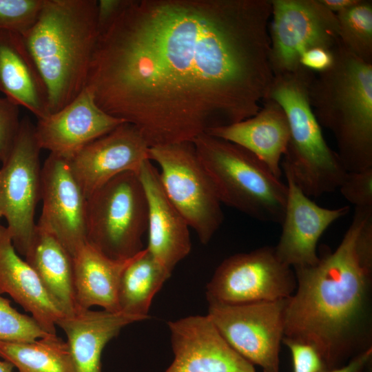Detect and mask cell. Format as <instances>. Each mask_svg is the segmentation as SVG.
<instances>
[{
	"label": "cell",
	"instance_id": "cell-23",
	"mask_svg": "<svg viewBox=\"0 0 372 372\" xmlns=\"http://www.w3.org/2000/svg\"><path fill=\"white\" fill-rule=\"evenodd\" d=\"M134 257L112 259L88 242L83 245L73 256L77 308L89 309L99 306L106 311H120L118 296L121 280Z\"/></svg>",
	"mask_w": 372,
	"mask_h": 372
},
{
	"label": "cell",
	"instance_id": "cell-29",
	"mask_svg": "<svg viewBox=\"0 0 372 372\" xmlns=\"http://www.w3.org/2000/svg\"><path fill=\"white\" fill-rule=\"evenodd\" d=\"M44 0H0V30L23 35L36 23Z\"/></svg>",
	"mask_w": 372,
	"mask_h": 372
},
{
	"label": "cell",
	"instance_id": "cell-8",
	"mask_svg": "<svg viewBox=\"0 0 372 372\" xmlns=\"http://www.w3.org/2000/svg\"><path fill=\"white\" fill-rule=\"evenodd\" d=\"M149 158L160 170L166 195L197 234L207 244L223 221L221 202L192 142L150 147Z\"/></svg>",
	"mask_w": 372,
	"mask_h": 372
},
{
	"label": "cell",
	"instance_id": "cell-26",
	"mask_svg": "<svg viewBox=\"0 0 372 372\" xmlns=\"http://www.w3.org/2000/svg\"><path fill=\"white\" fill-rule=\"evenodd\" d=\"M0 357L19 372H76L67 342L56 334L30 342H0Z\"/></svg>",
	"mask_w": 372,
	"mask_h": 372
},
{
	"label": "cell",
	"instance_id": "cell-18",
	"mask_svg": "<svg viewBox=\"0 0 372 372\" xmlns=\"http://www.w3.org/2000/svg\"><path fill=\"white\" fill-rule=\"evenodd\" d=\"M148 203V245L146 249L168 271L189 254V227L168 198L158 169L147 160L138 173Z\"/></svg>",
	"mask_w": 372,
	"mask_h": 372
},
{
	"label": "cell",
	"instance_id": "cell-16",
	"mask_svg": "<svg viewBox=\"0 0 372 372\" xmlns=\"http://www.w3.org/2000/svg\"><path fill=\"white\" fill-rule=\"evenodd\" d=\"M283 171L287 198L275 250L281 261L293 269L312 266L319 260L317 245L320 237L350 209L347 205L334 209L319 206L302 192L287 170Z\"/></svg>",
	"mask_w": 372,
	"mask_h": 372
},
{
	"label": "cell",
	"instance_id": "cell-31",
	"mask_svg": "<svg viewBox=\"0 0 372 372\" xmlns=\"http://www.w3.org/2000/svg\"><path fill=\"white\" fill-rule=\"evenodd\" d=\"M19 107L9 99L0 97V161L10 154L19 130Z\"/></svg>",
	"mask_w": 372,
	"mask_h": 372
},
{
	"label": "cell",
	"instance_id": "cell-15",
	"mask_svg": "<svg viewBox=\"0 0 372 372\" xmlns=\"http://www.w3.org/2000/svg\"><path fill=\"white\" fill-rule=\"evenodd\" d=\"M174 360L164 372H256L206 316H189L167 324Z\"/></svg>",
	"mask_w": 372,
	"mask_h": 372
},
{
	"label": "cell",
	"instance_id": "cell-39",
	"mask_svg": "<svg viewBox=\"0 0 372 372\" xmlns=\"http://www.w3.org/2000/svg\"><path fill=\"white\" fill-rule=\"evenodd\" d=\"M3 217V214H2V211H1V206H0V218Z\"/></svg>",
	"mask_w": 372,
	"mask_h": 372
},
{
	"label": "cell",
	"instance_id": "cell-7",
	"mask_svg": "<svg viewBox=\"0 0 372 372\" xmlns=\"http://www.w3.org/2000/svg\"><path fill=\"white\" fill-rule=\"evenodd\" d=\"M148 203L138 174H121L87 198V242L107 257L125 260L143 249Z\"/></svg>",
	"mask_w": 372,
	"mask_h": 372
},
{
	"label": "cell",
	"instance_id": "cell-12",
	"mask_svg": "<svg viewBox=\"0 0 372 372\" xmlns=\"http://www.w3.org/2000/svg\"><path fill=\"white\" fill-rule=\"evenodd\" d=\"M269 61L274 74L291 72L302 65L303 52L340 43L336 14L319 0H270Z\"/></svg>",
	"mask_w": 372,
	"mask_h": 372
},
{
	"label": "cell",
	"instance_id": "cell-1",
	"mask_svg": "<svg viewBox=\"0 0 372 372\" xmlns=\"http://www.w3.org/2000/svg\"><path fill=\"white\" fill-rule=\"evenodd\" d=\"M270 0H125L86 87L149 147L193 142L261 108L273 78Z\"/></svg>",
	"mask_w": 372,
	"mask_h": 372
},
{
	"label": "cell",
	"instance_id": "cell-10",
	"mask_svg": "<svg viewBox=\"0 0 372 372\" xmlns=\"http://www.w3.org/2000/svg\"><path fill=\"white\" fill-rule=\"evenodd\" d=\"M40 148L34 125L28 117L21 124L12 148L0 167V206L13 245L25 256L36 225L41 200Z\"/></svg>",
	"mask_w": 372,
	"mask_h": 372
},
{
	"label": "cell",
	"instance_id": "cell-36",
	"mask_svg": "<svg viewBox=\"0 0 372 372\" xmlns=\"http://www.w3.org/2000/svg\"><path fill=\"white\" fill-rule=\"evenodd\" d=\"M328 10L335 14L349 9L358 3L360 0H319Z\"/></svg>",
	"mask_w": 372,
	"mask_h": 372
},
{
	"label": "cell",
	"instance_id": "cell-33",
	"mask_svg": "<svg viewBox=\"0 0 372 372\" xmlns=\"http://www.w3.org/2000/svg\"><path fill=\"white\" fill-rule=\"evenodd\" d=\"M333 61L331 50L322 48H311L303 52L300 58L302 66L316 73L329 69Z\"/></svg>",
	"mask_w": 372,
	"mask_h": 372
},
{
	"label": "cell",
	"instance_id": "cell-5",
	"mask_svg": "<svg viewBox=\"0 0 372 372\" xmlns=\"http://www.w3.org/2000/svg\"><path fill=\"white\" fill-rule=\"evenodd\" d=\"M315 74L303 66L275 74L265 99L282 107L289 127L282 169L291 174L307 196L318 198L338 189L348 172L327 143L310 105L309 87Z\"/></svg>",
	"mask_w": 372,
	"mask_h": 372
},
{
	"label": "cell",
	"instance_id": "cell-30",
	"mask_svg": "<svg viewBox=\"0 0 372 372\" xmlns=\"http://www.w3.org/2000/svg\"><path fill=\"white\" fill-rule=\"evenodd\" d=\"M338 189L355 207H372V167L348 172Z\"/></svg>",
	"mask_w": 372,
	"mask_h": 372
},
{
	"label": "cell",
	"instance_id": "cell-28",
	"mask_svg": "<svg viewBox=\"0 0 372 372\" xmlns=\"http://www.w3.org/2000/svg\"><path fill=\"white\" fill-rule=\"evenodd\" d=\"M48 334L32 316L19 312L0 294V342H30Z\"/></svg>",
	"mask_w": 372,
	"mask_h": 372
},
{
	"label": "cell",
	"instance_id": "cell-6",
	"mask_svg": "<svg viewBox=\"0 0 372 372\" xmlns=\"http://www.w3.org/2000/svg\"><path fill=\"white\" fill-rule=\"evenodd\" d=\"M222 204L262 222L281 224L287 185L252 153L204 133L192 142Z\"/></svg>",
	"mask_w": 372,
	"mask_h": 372
},
{
	"label": "cell",
	"instance_id": "cell-4",
	"mask_svg": "<svg viewBox=\"0 0 372 372\" xmlns=\"http://www.w3.org/2000/svg\"><path fill=\"white\" fill-rule=\"evenodd\" d=\"M331 52V66L310 83V105L320 125L332 133L346 170L372 167V64L340 42Z\"/></svg>",
	"mask_w": 372,
	"mask_h": 372
},
{
	"label": "cell",
	"instance_id": "cell-34",
	"mask_svg": "<svg viewBox=\"0 0 372 372\" xmlns=\"http://www.w3.org/2000/svg\"><path fill=\"white\" fill-rule=\"evenodd\" d=\"M125 0H99L97 3V21L99 32L116 17Z\"/></svg>",
	"mask_w": 372,
	"mask_h": 372
},
{
	"label": "cell",
	"instance_id": "cell-11",
	"mask_svg": "<svg viewBox=\"0 0 372 372\" xmlns=\"http://www.w3.org/2000/svg\"><path fill=\"white\" fill-rule=\"evenodd\" d=\"M287 298L240 304L208 302L207 316L227 343L263 372H280Z\"/></svg>",
	"mask_w": 372,
	"mask_h": 372
},
{
	"label": "cell",
	"instance_id": "cell-24",
	"mask_svg": "<svg viewBox=\"0 0 372 372\" xmlns=\"http://www.w3.org/2000/svg\"><path fill=\"white\" fill-rule=\"evenodd\" d=\"M24 257L64 315L74 313L73 257L61 242L36 225Z\"/></svg>",
	"mask_w": 372,
	"mask_h": 372
},
{
	"label": "cell",
	"instance_id": "cell-35",
	"mask_svg": "<svg viewBox=\"0 0 372 372\" xmlns=\"http://www.w3.org/2000/svg\"><path fill=\"white\" fill-rule=\"evenodd\" d=\"M372 348L356 355L344 366L325 372H363L365 368L371 363Z\"/></svg>",
	"mask_w": 372,
	"mask_h": 372
},
{
	"label": "cell",
	"instance_id": "cell-21",
	"mask_svg": "<svg viewBox=\"0 0 372 372\" xmlns=\"http://www.w3.org/2000/svg\"><path fill=\"white\" fill-rule=\"evenodd\" d=\"M146 319L121 311L78 309L64 315L56 326L66 335L76 372H102L101 355L106 344L125 327Z\"/></svg>",
	"mask_w": 372,
	"mask_h": 372
},
{
	"label": "cell",
	"instance_id": "cell-14",
	"mask_svg": "<svg viewBox=\"0 0 372 372\" xmlns=\"http://www.w3.org/2000/svg\"><path fill=\"white\" fill-rule=\"evenodd\" d=\"M149 147L138 129L124 122L89 143L69 160L86 198L116 176L138 174L149 158Z\"/></svg>",
	"mask_w": 372,
	"mask_h": 372
},
{
	"label": "cell",
	"instance_id": "cell-2",
	"mask_svg": "<svg viewBox=\"0 0 372 372\" xmlns=\"http://www.w3.org/2000/svg\"><path fill=\"white\" fill-rule=\"evenodd\" d=\"M293 270L284 338L315 347L327 371L372 348V207H355L333 251Z\"/></svg>",
	"mask_w": 372,
	"mask_h": 372
},
{
	"label": "cell",
	"instance_id": "cell-9",
	"mask_svg": "<svg viewBox=\"0 0 372 372\" xmlns=\"http://www.w3.org/2000/svg\"><path fill=\"white\" fill-rule=\"evenodd\" d=\"M296 288L293 268L275 247L264 246L225 258L206 286L208 302L240 304L289 298Z\"/></svg>",
	"mask_w": 372,
	"mask_h": 372
},
{
	"label": "cell",
	"instance_id": "cell-3",
	"mask_svg": "<svg viewBox=\"0 0 372 372\" xmlns=\"http://www.w3.org/2000/svg\"><path fill=\"white\" fill-rule=\"evenodd\" d=\"M96 0H44L21 35L45 85L50 114L86 87L99 31Z\"/></svg>",
	"mask_w": 372,
	"mask_h": 372
},
{
	"label": "cell",
	"instance_id": "cell-19",
	"mask_svg": "<svg viewBox=\"0 0 372 372\" xmlns=\"http://www.w3.org/2000/svg\"><path fill=\"white\" fill-rule=\"evenodd\" d=\"M262 104L253 116L234 124L211 128L206 133L246 149L280 178L281 163L290 137L287 118L276 101L265 99Z\"/></svg>",
	"mask_w": 372,
	"mask_h": 372
},
{
	"label": "cell",
	"instance_id": "cell-32",
	"mask_svg": "<svg viewBox=\"0 0 372 372\" xmlns=\"http://www.w3.org/2000/svg\"><path fill=\"white\" fill-rule=\"evenodd\" d=\"M282 343L289 349L293 372H325L323 360L312 345L287 338H283Z\"/></svg>",
	"mask_w": 372,
	"mask_h": 372
},
{
	"label": "cell",
	"instance_id": "cell-17",
	"mask_svg": "<svg viewBox=\"0 0 372 372\" xmlns=\"http://www.w3.org/2000/svg\"><path fill=\"white\" fill-rule=\"evenodd\" d=\"M124 122L101 110L86 87L65 107L37 120L34 133L41 149L70 159L85 146Z\"/></svg>",
	"mask_w": 372,
	"mask_h": 372
},
{
	"label": "cell",
	"instance_id": "cell-37",
	"mask_svg": "<svg viewBox=\"0 0 372 372\" xmlns=\"http://www.w3.org/2000/svg\"><path fill=\"white\" fill-rule=\"evenodd\" d=\"M14 365L7 360H0V372H13Z\"/></svg>",
	"mask_w": 372,
	"mask_h": 372
},
{
	"label": "cell",
	"instance_id": "cell-27",
	"mask_svg": "<svg viewBox=\"0 0 372 372\" xmlns=\"http://www.w3.org/2000/svg\"><path fill=\"white\" fill-rule=\"evenodd\" d=\"M342 45L363 61L372 64V1L360 0L336 14Z\"/></svg>",
	"mask_w": 372,
	"mask_h": 372
},
{
	"label": "cell",
	"instance_id": "cell-13",
	"mask_svg": "<svg viewBox=\"0 0 372 372\" xmlns=\"http://www.w3.org/2000/svg\"><path fill=\"white\" fill-rule=\"evenodd\" d=\"M42 212L37 225L54 236L73 257L87 242V198L69 160L50 154L41 167Z\"/></svg>",
	"mask_w": 372,
	"mask_h": 372
},
{
	"label": "cell",
	"instance_id": "cell-38",
	"mask_svg": "<svg viewBox=\"0 0 372 372\" xmlns=\"http://www.w3.org/2000/svg\"><path fill=\"white\" fill-rule=\"evenodd\" d=\"M371 363H370L364 370L363 372H371Z\"/></svg>",
	"mask_w": 372,
	"mask_h": 372
},
{
	"label": "cell",
	"instance_id": "cell-25",
	"mask_svg": "<svg viewBox=\"0 0 372 372\" xmlns=\"http://www.w3.org/2000/svg\"><path fill=\"white\" fill-rule=\"evenodd\" d=\"M171 274L143 249L123 273L118 296L119 311L148 319L153 298Z\"/></svg>",
	"mask_w": 372,
	"mask_h": 372
},
{
	"label": "cell",
	"instance_id": "cell-20",
	"mask_svg": "<svg viewBox=\"0 0 372 372\" xmlns=\"http://www.w3.org/2000/svg\"><path fill=\"white\" fill-rule=\"evenodd\" d=\"M9 295L47 333L56 334L64 313L38 275L16 251L10 232L0 225V294Z\"/></svg>",
	"mask_w": 372,
	"mask_h": 372
},
{
	"label": "cell",
	"instance_id": "cell-22",
	"mask_svg": "<svg viewBox=\"0 0 372 372\" xmlns=\"http://www.w3.org/2000/svg\"><path fill=\"white\" fill-rule=\"evenodd\" d=\"M0 92L37 120L50 114L48 94L19 34L0 30Z\"/></svg>",
	"mask_w": 372,
	"mask_h": 372
}]
</instances>
